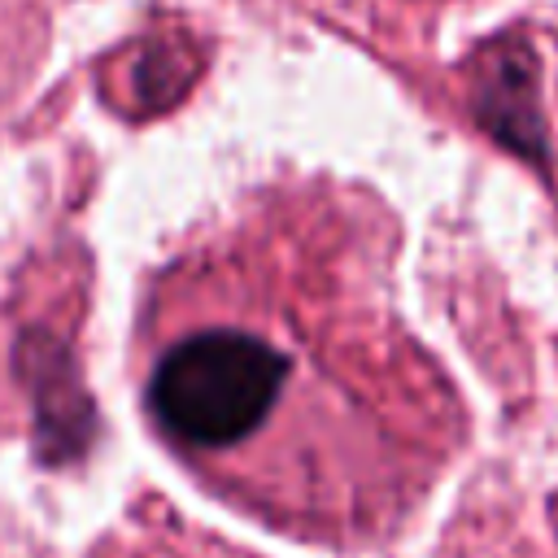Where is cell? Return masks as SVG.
Returning a JSON list of instances; mask_svg holds the SVG:
<instances>
[{"instance_id": "1", "label": "cell", "mask_w": 558, "mask_h": 558, "mask_svg": "<svg viewBox=\"0 0 558 558\" xmlns=\"http://www.w3.org/2000/svg\"><path fill=\"white\" fill-rule=\"evenodd\" d=\"M283 384L288 353L279 344L257 331L209 327L166 349L148 384V405L170 440L231 449L275 414Z\"/></svg>"}, {"instance_id": "2", "label": "cell", "mask_w": 558, "mask_h": 558, "mask_svg": "<svg viewBox=\"0 0 558 558\" xmlns=\"http://www.w3.org/2000/svg\"><path fill=\"white\" fill-rule=\"evenodd\" d=\"M471 109L475 122L527 161H545V118H541V70L523 35H501L480 48L471 65Z\"/></svg>"}, {"instance_id": "3", "label": "cell", "mask_w": 558, "mask_h": 558, "mask_svg": "<svg viewBox=\"0 0 558 558\" xmlns=\"http://www.w3.org/2000/svg\"><path fill=\"white\" fill-rule=\"evenodd\" d=\"M17 375L35 397V440L48 462H70L92 445L96 410L78 384V371L61 340L48 331H26L13 353Z\"/></svg>"}, {"instance_id": "4", "label": "cell", "mask_w": 558, "mask_h": 558, "mask_svg": "<svg viewBox=\"0 0 558 558\" xmlns=\"http://www.w3.org/2000/svg\"><path fill=\"white\" fill-rule=\"evenodd\" d=\"M201 57L196 44L179 31H161L148 35L140 44L126 48L122 57V92H126V109L131 113H161L170 109L196 78Z\"/></svg>"}]
</instances>
